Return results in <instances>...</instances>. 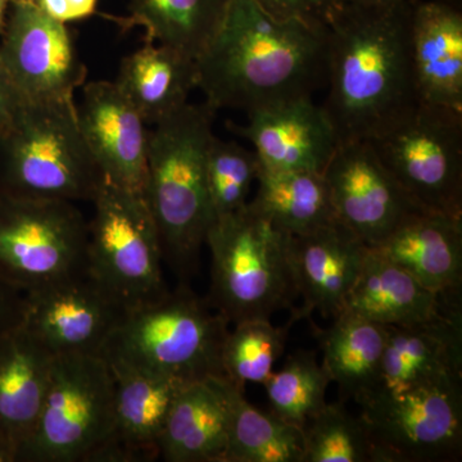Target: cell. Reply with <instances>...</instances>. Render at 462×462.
Returning a JSON list of instances; mask_svg holds the SVG:
<instances>
[{"mask_svg": "<svg viewBox=\"0 0 462 462\" xmlns=\"http://www.w3.org/2000/svg\"><path fill=\"white\" fill-rule=\"evenodd\" d=\"M231 0H130L125 30L143 27L147 41L197 60L223 23Z\"/></svg>", "mask_w": 462, "mask_h": 462, "instance_id": "83f0119b", "label": "cell"}, {"mask_svg": "<svg viewBox=\"0 0 462 462\" xmlns=\"http://www.w3.org/2000/svg\"><path fill=\"white\" fill-rule=\"evenodd\" d=\"M0 60L25 102H71L88 69L66 23L14 0L0 33Z\"/></svg>", "mask_w": 462, "mask_h": 462, "instance_id": "7c38bea8", "label": "cell"}, {"mask_svg": "<svg viewBox=\"0 0 462 462\" xmlns=\"http://www.w3.org/2000/svg\"><path fill=\"white\" fill-rule=\"evenodd\" d=\"M229 413L224 462H303V431L248 402L245 388L220 378Z\"/></svg>", "mask_w": 462, "mask_h": 462, "instance_id": "4316f807", "label": "cell"}, {"mask_svg": "<svg viewBox=\"0 0 462 462\" xmlns=\"http://www.w3.org/2000/svg\"><path fill=\"white\" fill-rule=\"evenodd\" d=\"M443 2L449 3V5H457L462 8V0H443Z\"/></svg>", "mask_w": 462, "mask_h": 462, "instance_id": "60d3db41", "label": "cell"}, {"mask_svg": "<svg viewBox=\"0 0 462 462\" xmlns=\"http://www.w3.org/2000/svg\"><path fill=\"white\" fill-rule=\"evenodd\" d=\"M78 118L103 178L143 194L147 175V123L115 81L85 85Z\"/></svg>", "mask_w": 462, "mask_h": 462, "instance_id": "9a60e30c", "label": "cell"}, {"mask_svg": "<svg viewBox=\"0 0 462 462\" xmlns=\"http://www.w3.org/2000/svg\"><path fill=\"white\" fill-rule=\"evenodd\" d=\"M322 175L337 220L367 248L376 247L407 218L424 211L385 169L369 142L339 143Z\"/></svg>", "mask_w": 462, "mask_h": 462, "instance_id": "4fadbf2b", "label": "cell"}, {"mask_svg": "<svg viewBox=\"0 0 462 462\" xmlns=\"http://www.w3.org/2000/svg\"><path fill=\"white\" fill-rule=\"evenodd\" d=\"M12 0H0V33L3 32L7 21L9 8H11Z\"/></svg>", "mask_w": 462, "mask_h": 462, "instance_id": "ab89813d", "label": "cell"}, {"mask_svg": "<svg viewBox=\"0 0 462 462\" xmlns=\"http://www.w3.org/2000/svg\"><path fill=\"white\" fill-rule=\"evenodd\" d=\"M342 5H354L360 8H379L388 7V5H396L402 0H340Z\"/></svg>", "mask_w": 462, "mask_h": 462, "instance_id": "f35d334b", "label": "cell"}, {"mask_svg": "<svg viewBox=\"0 0 462 462\" xmlns=\"http://www.w3.org/2000/svg\"><path fill=\"white\" fill-rule=\"evenodd\" d=\"M0 462H18L17 446L2 434H0Z\"/></svg>", "mask_w": 462, "mask_h": 462, "instance_id": "74e56055", "label": "cell"}, {"mask_svg": "<svg viewBox=\"0 0 462 462\" xmlns=\"http://www.w3.org/2000/svg\"><path fill=\"white\" fill-rule=\"evenodd\" d=\"M370 249L437 293L461 291L462 217L418 212Z\"/></svg>", "mask_w": 462, "mask_h": 462, "instance_id": "ffe728a7", "label": "cell"}, {"mask_svg": "<svg viewBox=\"0 0 462 462\" xmlns=\"http://www.w3.org/2000/svg\"><path fill=\"white\" fill-rule=\"evenodd\" d=\"M249 205L291 236H302L337 221L329 189L320 172L276 171L261 167L256 196Z\"/></svg>", "mask_w": 462, "mask_h": 462, "instance_id": "f1b7e54d", "label": "cell"}, {"mask_svg": "<svg viewBox=\"0 0 462 462\" xmlns=\"http://www.w3.org/2000/svg\"><path fill=\"white\" fill-rule=\"evenodd\" d=\"M461 303V291L437 293L369 248L345 311L382 325L430 320Z\"/></svg>", "mask_w": 462, "mask_h": 462, "instance_id": "44dd1931", "label": "cell"}, {"mask_svg": "<svg viewBox=\"0 0 462 462\" xmlns=\"http://www.w3.org/2000/svg\"><path fill=\"white\" fill-rule=\"evenodd\" d=\"M114 411V374L102 356H54L41 415L18 462H85L111 434Z\"/></svg>", "mask_w": 462, "mask_h": 462, "instance_id": "ba28073f", "label": "cell"}, {"mask_svg": "<svg viewBox=\"0 0 462 462\" xmlns=\"http://www.w3.org/2000/svg\"><path fill=\"white\" fill-rule=\"evenodd\" d=\"M197 83L196 60L148 41L121 60L115 80L149 125L160 123L187 105Z\"/></svg>", "mask_w": 462, "mask_h": 462, "instance_id": "d4e9b609", "label": "cell"}, {"mask_svg": "<svg viewBox=\"0 0 462 462\" xmlns=\"http://www.w3.org/2000/svg\"><path fill=\"white\" fill-rule=\"evenodd\" d=\"M258 7L276 18H298L328 26L342 2L340 0H254Z\"/></svg>", "mask_w": 462, "mask_h": 462, "instance_id": "836d02e7", "label": "cell"}, {"mask_svg": "<svg viewBox=\"0 0 462 462\" xmlns=\"http://www.w3.org/2000/svg\"><path fill=\"white\" fill-rule=\"evenodd\" d=\"M12 2H14V0H12ZM26 2H33V3H36V0H26Z\"/></svg>", "mask_w": 462, "mask_h": 462, "instance_id": "b9f144b4", "label": "cell"}, {"mask_svg": "<svg viewBox=\"0 0 462 462\" xmlns=\"http://www.w3.org/2000/svg\"><path fill=\"white\" fill-rule=\"evenodd\" d=\"M384 327L387 343L378 380L365 398L462 378L461 303L430 320Z\"/></svg>", "mask_w": 462, "mask_h": 462, "instance_id": "e0dca14e", "label": "cell"}, {"mask_svg": "<svg viewBox=\"0 0 462 462\" xmlns=\"http://www.w3.org/2000/svg\"><path fill=\"white\" fill-rule=\"evenodd\" d=\"M369 248L338 220L302 236H291V257L303 318L319 311L334 319L346 298Z\"/></svg>", "mask_w": 462, "mask_h": 462, "instance_id": "ac0fdd59", "label": "cell"}, {"mask_svg": "<svg viewBox=\"0 0 462 462\" xmlns=\"http://www.w3.org/2000/svg\"><path fill=\"white\" fill-rule=\"evenodd\" d=\"M413 3L342 5L330 18L329 91L322 108L339 143L370 141L420 105L410 41Z\"/></svg>", "mask_w": 462, "mask_h": 462, "instance_id": "7a4b0ae2", "label": "cell"}, {"mask_svg": "<svg viewBox=\"0 0 462 462\" xmlns=\"http://www.w3.org/2000/svg\"><path fill=\"white\" fill-rule=\"evenodd\" d=\"M366 142L421 209L462 217V112L420 103Z\"/></svg>", "mask_w": 462, "mask_h": 462, "instance_id": "9c48e42d", "label": "cell"}, {"mask_svg": "<svg viewBox=\"0 0 462 462\" xmlns=\"http://www.w3.org/2000/svg\"><path fill=\"white\" fill-rule=\"evenodd\" d=\"M229 322L187 287L125 312L100 356L189 384L225 376Z\"/></svg>", "mask_w": 462, "mask_h": 462, "instance_id": "8992f818", "label": "cell"}, {"mask_svg": "<svg viewBox=\"0 0 462 462\" xmlns=\"http://www.w3.org/2000/svg\"><path fill=\"white\" fill-rule=\"evenodd\" d=\"M71 21L93 16L98 7V0H65Z\"/></svg>", "mask_w": 462, "mask_h": 462, "instance_id": "8d00e7d4", "label": "cell"}, {"mask_svg": "<svg viewBox=\"0 0 462 462\" xmlns=\"http://www.w3.org/2000/svg\"><path fill=\"white\" fill-rule=\"evenodd\" d=\"M260 161L254 149L214 136L207 154V188L214 217L234 214L247 206L257 182Z\"/></svg>", "mask_w": 462, "mask_h": 462, "instance_id": "d6a6232c", "label": "cell"}, {"mask_svg": "<svg viewBox=\"0 0 462 462\" xmlns=\"http://www.w3.org/2000/svg\"><path fill=\"white\" fill-rule=\"evenodd\" d=\"M331 379L315 354L298 351L291 355L279 372L270 374L263 383L270 411L300 428L327 404V392Z\"/></svg>", "mask_w": 462, "mask_h": 462, "instance_id": "f546056e", "label": "cell"}, {"mask_svg": "<svg viewBox=\"0 0 462 462\" xmlns=\"http://www.w3.org/2000/svg\"><path fill=\"white\" fill-rule=\"evenodd\" d=\"M87 272L125 311L169 293L162 248L144 196L103 178L91 200Z\"/></svg>", "mask_w": 462, "mask_h": 462, "instance_id": "52a82bcc", "label": "cell"}, {"mask_svg": "<svg viewBox=\"0 0 462 462\" xmlns=\"http://www.w3.org/2000/svg\"><path fill=\"white\" fill-rule=\"evenodd\" d=\"M327 329L316 328L322 351V366L338 384L340 397L360 402L378 380L387 330L352 312L343 311Z\"/></svg>", "mask_w": 462, "mask_h": 462, "instance_id": "484cf974", "label": "cell"}, {"mask_svg": "<svg viewBox=\"0 0 462 462\" xmlns=\"http://www.w3.org/2000/svg\"><path fill=\"white\" fill-rule=\"evenodd\" d=\"M106 361L114 374L115 411L114 427L103 443H117L138 452L147 461L156 460L160 457L158 439L167 416L179 392L187 384L121 361Z\"/></svg>", "mask_w": 462, "mask_h": 462, "instance_id": "603a6c76", "label": "cell"}, {"mask_svg": "<svg viewBox=\"0 0 462 462\" xmlns=\"http://www.w3.org/2000/svg\"><path fill=\"white\" fill-rule=\"evenodd\" d=\"M53 361L23 324L0 339V434L17 446L18 454L35 430Z\"/></svg>", "mask_w": 462, "mask_h": 462, "instance_id": "7402d4cb", "label": "cell"}, {"mask_svg": "<svg viewBox=\"0 0 462 462\" xmlns=\"http://www.w3.org/2000/svg\"><path fill=\"white\" fill-rule=\"evenodd\" d=\"M88 223L74 203L0 193V275L26 294L87 272Z\"/></svg>", "mask_w": 462, "mask_h": 462, "instance_id": "30bf717a", "label": "cell"}, {"mask_svg": "<svg viewBox=\"0 0 462 462\" xmlns=\"http://www.w3.org/2000/svg\"><path fill=\"white\" fill-rule=\"evenodd\" d=\"M215 112L187 105L148 134L145 202L157 227L163 261L188 275L215 217L207 188V154Z\"/></svg>", "mask_w": 462, "mask_h": 462, "instance_id": "3957f363", "label": "cell"}, {"mask_svg": "<svg viewBox=\"0 0 462 462\" xmlns=\"http://www.w3.org/2000/svg\"><path fill=\"white\" fill-rule=\"evenodd\" d=\"M245 125L227 127L251 143L263 169L324 172L339 144L322 106L298 98L258 109Z\"/></svg>", "mask_w": 462, "mask_h": 462, "instance_id": "2e32d148", "label": "cell"}, {"mask_svg": "<svg viewBox=\"0 0 462 462\" xmlns=\"http://www.w3.org/2000/svg\"><path fill=\"white\" fill-rule=\"evenodd\" d=\"M373 462L456 461L462 452L461 379H442L358 402Z\"/></svg>", "mask_w": 462, "mask_h": 462, "instance_id": "8fae6325", "label": "cell"}, {"mask_svg": "<svg viewBox=\"0 0 462 462\" xmlns=\"http://www.w3.org/2000/svg\"><path fill=\"white\" fill-rule=\"evenodd\" d=\"M329 29L276 18L254 0H231L223 23L196 60L197 88L212 111L247 114L298 98L327 84Z\"/></svg>", "mask_w": 462, "mask_h": 462, "instance_id": "6da1fadb", "label": "cell"}, {"mask_svg": "<svg viewBox=\"0 0 462 462\" xmlns=\"http://www.w3.org/2000/svg\"><path fill=\"white\" fill-rule=\"evenodd\" d=\"M291 234L276 227L249 202L216 218L206 236L211 254L207 298L229 324L272 320L293 309L298 291L291 257Z\"/></svg>", "mask_w": 462, "mask_h": 462, "instance_id": "277c9868", "label": "cell"}, {"mask_svg": "<svg viewBox=\"0 0 462 462\" xmlns=\"http://www.w3.org/2000/svg\"><path fill=\"white\" fill-rule=\"evenodd\" d=\"M125 312L84 272L23 294L21 324L53 356L100 355Z\"/></svg>", "mask_w": 462, "mask_h": 462, "instance_id": "5bb4252c", "label": "cell"}, {"mask_svg": "<svg viewBox=\"0 0 462 462\" xmlns=\"http://www.w3.org/2000/svg\"><path fill=\"white\" fill-rule=\"evenodd\" d=\"M303 319L296 309L285 327H273L272 320H248L227 331L221 354L225 376L239 387L247 383L263 384L273 365L284 354L289 329Z\"/></svg>", "mask_w": 462, "mask_h": 462, "instance_id": "4dcf8cb0", "label": "cell"}, {"mask_svg": "<svg viewBox=\"0 0 462 462\" xmlns=\"http://www.w3.org/2000/svg\"><path fill=\"white\" fill-rule=\"evenodd\" d=\"M23 103L25 100L18 93L0 60V136L7 132Z\"/></svg>", "mask_w": 462, "mask_h": 462, "instance_id": "d590c367", "label": "cell"}, {"mask_svg": "<svg viewBox=\"0 0 462 462\" xmlns=\"http://www.w3.org/2000/svg\"><path fill=\"white\" fill-rule=\"evenodd\" d=\"M303 462H373L360 415L342 403H327L303 428Z\"/></svg>", "mask_w": 462, "mask_h": 462, "instance_id": "1f68e13d", "label": "cell"}, {"mask_svg": "<svg viewBox=\"0 0 462 462\" xmlns=\"http://www.w3.org/2000/svg\"><path fill=\"white\" fill-rule=\"evenodd\" d=\"M102 172L71 102H25L0 136V193L18 199L91 202Z\"/></svg>", "mask_w": 462, "mask_h": 462, "instance_id": "5b68a950", "label": "cell"}, {"mask_svg": "<svg viewBox=\"0 0 462 462\" xmlns=\"http://www.w3.org/2000/svg\"><path fill=\"white\" fill-rule=\"evenodd\" d=\"M410 41L419 102L462 112V8L415 0Z\"/></svg>", "mask_w": 462, "mask_h": 462, "instance_id": "d6986e66", "label": "cell"}, {"mask_svg": "<svg viewBox=\"0 0 462 462\" xmlns=\"http://www.w3.org/2000/svg\"><path fill=\"white\" fill-rule=\"evenodd\" d=\"M23 293L0 275V339L23 322Z\"/></svg>", "mask_w": 462, "mask_h": 462, "instance_id": "e575fe53", "label": "cell"}, {"mask_svg": "<svg viewBox=\"0 0 462 462\" xmlns=\"http://www.w3.org/2000/svg\"><path fill=\"white\" fill-rule=\"evenodd\" d=\"M223 378V376H221ZM229 413L220 378L189 383L179 392L158 439L169 462H224Z\"/></svg>", "mask_w": 462, "mask_h": 462, "instance_id": "cb8c5ba5", "label": "cell"}]
</instances>
